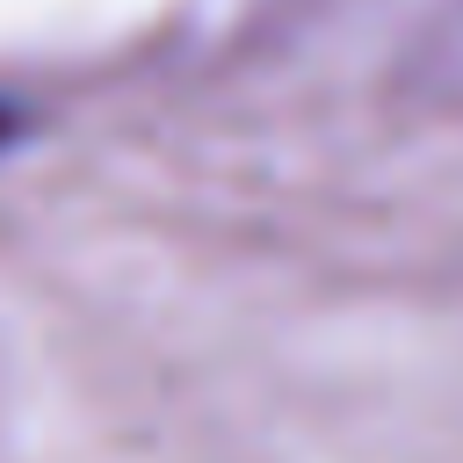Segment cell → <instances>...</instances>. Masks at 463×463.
I'll list each match as a JSON object with an SVG mask.
<instances>
[{"mask_svg": "<svg viewBox=\"0 0 463 463\" xmlns=\"http://www.w3.org/2000/svg\"><path fill=\"white\" fill-rule=\"evenodd\" d=\"M7 137H14V109H0V145H7Z\"/></svg>", "mask_w": 463, "mask_h": 463, "instance_id": "cell-1", "label": "cell"}]
</instances>
